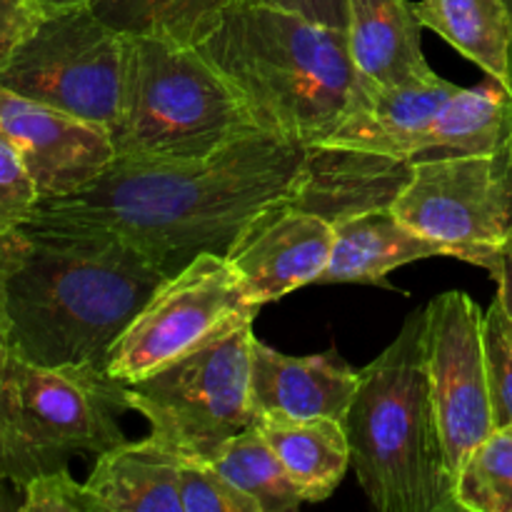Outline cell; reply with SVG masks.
Masks as SVG:
<instances>
[{"label":"cell","instance_id":"30bf717a","mask_svg":"<svg viewBox=\"0 0 512 512\" xmlns=\"http://www.w3.org/2000/svg\"><path fill=\"white\" fill-rule=\"evenodd\" d=\"M260 305L245 293L228 258L203 253L170 275L108 355V373L120 383L153 375L238 325L253 323Z\"/></svg>","mask_w":512,"mask_h":512},{"label":"cell","instance_id":"4dcf8cb0","mask_svg":"<svg viewBox=\"0 0 512 512\" xmlns=\"http://www.w3.org/2000/svg\"><path fill=\"white\" fill-rule=\"evenodd\" d=\"M23 250V233L18 228L0 235V378L5 373L13 345H10V313H8V280Z\"/></svg>","mask_w":512,"mask_h":512},{"label":"cell","instance_id":"8fae6325","mask_svg":"<svg viewBox=\"0 0 512 512\" xmlns=\"http://www.w3.org/2000/svg\"><path fill=\"white\" fill-rule=\"evenodd\" d=\"M428 310V373L448 465L458 478L465 458L495 430L485 363L483 310L463 290L440 293Z\"/></svg>","mask_w":512,"mask_h":512},{"label":"cell","instance_id":"277c9868","mask_svg":"<svg viewBox=\"0 0 512 512\" xmlns=\"http://www.w3.org/2000/svg\"><path fill=\"white\" fill-rule=\"evenodd\" d=\"M343 425L358 483L380 512H455V475L428 373V310L365 368Z\"/></svg>","mask_w":512,"mask_h":512},{"label":"cell","instance_id":"2e32d148","mask_svg":"<svg viewBox=\"0 0 512 512\" xmlns=\"http://www.w3.org/2000/svg\"><path fill=\"white\" fill-rule=\"evenodd\" d=\"M410 173L413 165L408 160L310 145L293 205L335 225L370 208H393Z\"/></svg>","mask_w":512,"mask_h":512},{"label":"cell","instance_id":"e575fe53","mask_svg":"<svg viewBox=\"0 0 512 512\" xmlns=\"http://www.w3.org/2000/svg\"><path fill=\"white\" fill-rule=\"evenodd\" d=\"M505 3H508V8L512 13V0H505ZM510 95H512V45H510Z\"/></svg>","mask_w":512,"mask_h":512},{"label":"cell","instance_id":"6da1fadb","mask_svg":"<svg viewBox=\"0 0 512 512\" xmlns=\"http://www.w3.org/2000/svg\"><path fill=\"white\" fill-rule=\"evenodd\" d=\"M305 158V145L260 128L205 158H115L78 193L40 200L30 218L128 240L170 278L203 253L228 258L260 215L293 203Z\"/></svg>","mask_w":512,"mask_h":512},{"label":"cell","instance_id":"f1b7e54d","mask_svg":"<svg viewBox=\"0 0 512 512\" xmlns=\"http://www.w3.org/2000/svg\"><path fill=\"white\" fill-rule=\"evenodd\" d=\"M20 512H98V505L85 483L80 485L68 468H60L23 485Z\"/></svg>","mask_w":512,"mask_h":512},{"label":"cell","instance_id":"603a6c76","mask_svg":"<svg viewBox=\"0 0 512 512\" xmlns=\"http://www.w3.org/2000/svg\"><path fill=\"white\" fill-rule=\"evenodd\" d=\"M235 0H93L90 10L123 35L200 45Z\"/></svg>","mask_w":512,"mask_h":512},{"label":"cell","instance_id":"44dd1931","mask_svg":"<svg viewBox=\"0 0 512 512\" xmlns=\"http://www.w3.org/2000/svg\"><path fill=\"white\" fill-rule=\"evenodd\" d=\"M413 5L423 28L435 30L510 90L512 13L505 0H420Z\"/></svg>","mask_w":512,"mask_h":512},{"label":"cell","instance_id":"3957f363","mask_svg":"<svg viewBox=\"0 0 512 512\" xmlns=\"http://www.w3.org/2000/svg\"><path fill=\"white\" fill-rule=\"evenodd\" d=\"M198 50L260 130L305 148L343 123L363 83L345 30L248 0H235Z\"/></svg>","mask_w":512,"mask_h":512},{"label":"cell","instance_id":"ba28073f","mask_svg":"<svg viewBox=\"0 0 512 512\" xmlns=\"http://www.w3.org/2000/svg\"><path fill=\"white\" fill-rule=\"evenodd\" d=\"M393 210L450 258L498 280L512 245V135L493 150L413 160Z\"/></svg>","mask_w":512,"mask_h":512},{"label":"cell","instance_id":"4fadbf2b","mask_svg":"<svg viewBox=\"0 0 512 512\" xmlns=\"http://www.w3.org/2000/svg\"><path fill=\"white\" fill-rule=\"evenodd\" d=\"M335 228L293 203L260 215L228 253V263L243 280L255 305L285 298L303 285L318 283L333 250Z\"/></svg>","mask_w":512,"mask_h":512},{"label":"cell","instance_id":"52a82bcc","mask_svg":"<svg viewBox=\"0 0 512 512\" xmlns=\"http://www.w3.org/2000/svg\"><path fill=\"white\" fill-rule=\"evenodd\" d=\"M253 323L238 325L185 358L128 383L130 410L150 435L183 458L210 460L230 438L253 428L250 348Z\"/></svg>","mask_w":512,"mask_h":512},{"label":"cell","instance_id":"484cf974","mask_svg":"<svg viewBox=\"0 0 512 512\" xmlns=\"http://www.w3.org/2000/svg\"><path fill=\"white\" fill-rule=\"evenodd\" d=\"M483 340L493 420L503 428L512 425V320L498 295L483 315Z\"/></svg>","mask_w":512,"mask_h":512},{"label":"cell","instance_id":"83f0119b","mask_svg":"<svg viewBox=\"0 0 512 512\" xmlns=\"http://www.w3.org/2000/svg\"><path fill=\"white\" fill-rule=\"evenodd\" d=\"M40 203L33 178L15 145L0 133V235L20 228Z\"/></svg>","mask_w":512,"mask_h":512},{"label":"cell","instance_id":"e0dca14e","mask_svg":"<svg viewBox=\"0 0 512 512\" xmlns=\"http://www.w3.org/2000/svg\"><path fill=\"white\" fill-rule=\"evenodd\" d=\"M333 250L318 283H360L393 288L390 270L425 258H450V250L415 233L393 208H370L333 225Z\"/></svg>","mask_w":512,"mask_h":512},{"label":"cell","instance_id":"f546056e","mask_svg":"<svg viewBox=\"0 0 512 512\" xmlns=\"http://www.w3.org/2000/svg\"><path fill=\"white\" fill-rule=\"evenodd\" d=\"M48 18L33 0H0V70Z\"/></svg>","mask_w":512,"mask_h":512},{"label":"cell","instance_id":"836d02e7","mask_svg":"<svg viewBox=\"0 0 512 512\" xmlns=\"http://www.w3.org/2000/svg\"><path fill=\"white\" fill-rule=\"evenodd\" d=\"M45 15H58V13H68V10H78V8H90L93 0H33Z\"/></svg>","mask_w":512,"mask_h":512},{"label":"cell","instance_id":"5bb4252c","mask_svg":"<svg viewBox=\"0 0 512 512\" xmlns=\"http://www.w3.org/2000/svg\"><path fill=\"white\" fill-rule=\"evenodd\" d=\"M455 93L458 85L443 78L380 85L363 75L348 115L320 145L413 163L423 155L430 125Z\"/></svg>","mask_w":512,"mask_h":512},{"label":"cell","instance_id":"d6986e66","mask_svg":"<svg viewBox=\"0 0 512 512\" xmlns=\"http://www.w3.org/2000/svg\"><path fill=\"white\" fill-rule=\"evenodd\" d=\"M85 488L98 512H183L178 453L155 435L100 455Z\"/></svg>","mask_w":512,"mask_h":512},{"label":"cell","instance_id":"ffe728a7","mask_svg":"<svg viewBox=\"0 0 512 512\" xmlns=\"http://www.w3.org/2000/svg\"><path fill=\"white\" fill-rule=\"evenodd\" d=\"M255 425L273 445L305 503L328 500L353 465L348 433L340 420L258 418Z\"/></svg>","mask_w":512,"mask_h":512},{"label":"cell","instance_id":"cb8c5ba5","mask_svg":"<svg viewBox=\"0 0 512 512\" xmlns=\"http://www.w3.org/2000/svg\"><path fill=\"white\" fill-rule=\"evenodd\" d=\"M210 465L233 488L253 498L260 512H290L305 503L258 425L230 438L210 460Z\"/></svg>","mask_w":512,"mask_h":512},{"label":"cell","instance_id":"ac0fdd59","mask_svg":"<svg viewBox=\"0 0 512 512\" xmlns=\"http://www.w3.org/2000/svg\"><path fill=\"white\" fill-rule=\"evenodd\" d=\"M348 48L360 75L380 85L440 78L423 55V23L408 0H348Z\"/></svg>","mask_w":512,"mask_h":512},{"label":"cell","instance_id":"7402d4cb","mask_svg":"<svg viewBox=\"0 0 512 512\" xmlns=\"http://www.w3.org/2000/svg\"><path fill=\"white\" fill-rule=\"evenodd\" d=\"M512 135V95L498 80L458 88L430 125L420 158L485 153Z\"/></svg>","mask_w":512,"mask_h":512},{"label":"cell","instance_id":"7c38bea8","mask_svg":"<svg viewBox=\"0 0 512 512\" xmlns=\"http://www.w3.org/2000/svg\"><path fill=\"white\" fill-rule=\"evenodd\" d=\"M0 133L23 158L40 200L78 193L115 160L108 128L83 123L3 85Z\"/></svg>","mask_w":512,"mask_h":512},{"label":"cell","instance_id":"d6a6232c","mask_svg":"<svg viewBox=\"0 0 512 512\" xmlns=\"http://www.w3.org/2000/svg\"><path fill=\"white\" fill-rule=\"evenodd\" d=\"M495 283H498L500 303L505 305V310H508V315L512 320V245L508 248V253H505L503 273H500V278L495 280Z\"/></svg>","mask_w":512,"mask_h":512},{"label":"cell","instance_id":"5b68a950","mask_svg":"<svg viewBox=\"0 0 512 512\" xmlns=\"http://www.w3.org/2000/svg\"><path fill=\"white\" fill-rule=\"evenodd\" d=\"M243 100L198 45L128 35L118 118L108 128L115 158L178 163L215 153L255 130Z\"/></svg>","mask_w":512,"mask_h":512},{"label":"cell","instance_id":"1f68e13d","mask_svg":"<svg viewBox=\"0 0 512 512\" xmlns=\"http://www.w3.org/2000/svg\"><path fill=\"white\" fill-rule=\"evenodd\" d=\"M248 3L288 10L328 28L348 30V0H248Z\"/></svg>","mask_w":512,"mask_h":512},{"label":"cell","instance_id":"9a60e30c","mask_svg":"<svg viewBox=\"0 0 512 512\" xmlns=\"http://www.w3.org/2000/svg\"><path fill=\"white\" fill-rule=\"evenodd\" d=\"M358 380V370L338 353L293 358L253 338L250 408L255 420L333 418L343 423Z\"/></svg>","mask_w":512,"mask_h":512},{"label":"cell","instance_id":"4316f807","mask_svg":"<svg viewBox=\"0 0 512 512\" xmlns=\"http://www.w3.org/2000/svg\"><path fill=\"white\" fill-rule=\"evenodd\" d=\"M178 490L183 512H260L253 498L233 488L205 460L178 455Z\"/></svg>","mask_w":512,"mask_h":512},{"label":"cell","instance_id":"7a4b0ae2","mask_svg":"<svg viewBox=\"0 0 512 512\" xmlns=\"http://www.w3.org/2000/svg\"><path fill=\"white\" fill-rule=\"evenodd\" d=\"M8 280L10 345L35 365H108V355L168 280L128 240L28 218Z\"/></svg>","mask_w":512,"mask_h":512},{"label":"cell","instance_id":"d4e9b609","mask_svg":"<svg viewBox=\"0 0 512 512\" xmlns=\"http://www.w3.org/2000/svg\"><path fill=\"white\" fill-rule=\"evenodd\" d=\"M455 503L468 512H512V425L495 428L465 458Z\"/></svg>","mask_w":512,"mask_h":512},{"label":"cell","instance_id":"9c48e42d","mask_svg":"<svg viewBox=\"0 0 512 512\" xmlns=\"http://www.w3.org/2000/svg\"><path fill=\"white\" fill-rule=\"evenodd\" d=\"M128 35L90 8L48 15L0 70V85L23 98L110 128L118 118Z\"/></svg>","mask_w":512,"mask_h":512},{"label":"cell","instance_id":"8992f818","mask_svg":"<svg viewBox=\"0 0 512 512\" xmlns=\"http://www.w3.org/2000/svg\"><path fill=\"white\" fill-rule=\"evenodd\" d=\"M128 385L100 365H35L10 355L0 378V480L23 490L75 455L125 443Z\"/></svg>","mask_w":512,"mask_h":512}]
</instances>
